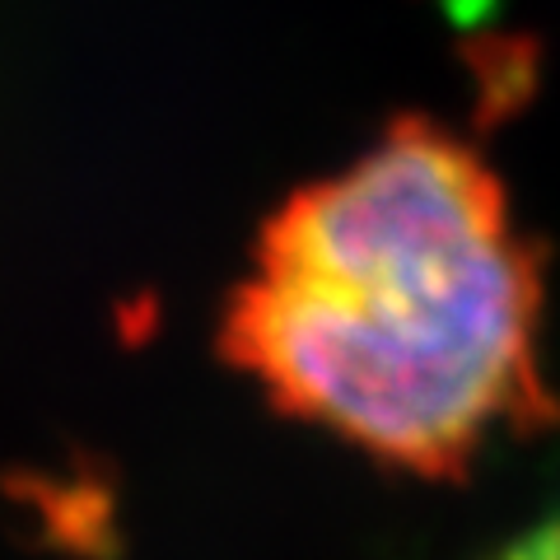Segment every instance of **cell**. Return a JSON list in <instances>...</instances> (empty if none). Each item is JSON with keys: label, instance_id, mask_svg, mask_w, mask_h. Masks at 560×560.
I'll return each mask as SVG.
<instances>
[{"label": "cell", "instance_id": "obj_1", "mask_svg": "<svg viewBox=\"0 0 560 560\" xmlns=\"http://www.w3.org/2000/svg\"><path fill=\"white\" fill-rule=\"evenodd\" d=\"M224 355L285 416L420 477L551 416L537 253L495 168L420 117L261 224Z\"/></svg>", "mask_w": 560, "mask_h": 560}, {"label": "cell", "instance_id": "obj_2", "mask_svg": "<svg viewBox=\"0 0 560 560\" xmlns=\"http://www.w3.org/2000/svg\"><path fill=\"white\" fill-rule=\"evenodd\" d=\"M500 560H560V523H541L537 533L514 541Z\"/></svg>", "mask_w": 560, "mask_h": 560}]
</instances>
